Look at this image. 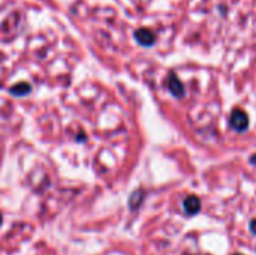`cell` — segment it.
I'll use <instances>...</instances> for the list:
<instances>
[{"mask_svg": "<svg viewBox=\"0 0 256 255\" xmlns=\"http://www.w3.org/2000/svg\"><path fill=\"white\" fill-rule=\"evenodd\" d=\"M183 207H184V212L187 215L193 216V215H196L201 210V200L196 195H189L183 201Z\"/></svg>", "mask_w": 256, "mask_h": 255, "instance_id": "7a4b0ae2", "label": "cell"}, {"mask_svg": "<svg viewBox=\"0 0 256 255\" xmlns=\"http://www.w3.org/2000/svg\"><path fill=\"white\" fill-rule=\"evenodd\" d=\"M229 120H231L232 128L237 129V131H240V132H241V131H246L247 126H249V117H247V114H246L244 111H241V110H234Z\"/></svg>", "mask_w": 256, "mask_h": 255, "instance_id": "6da1fadb", "label": "cell"}, {"mask_svg": "<svg viewBox=\"0 0 256 255\" xmlns=\"http://www.w3.org/2000/svg\"><path fill=\"white\" fill-rule=\"evenodd\" d=\"M141 198H142V191H136V192L130 197V207H136V206H139Z\"/></svg>", "mask_w": 256, "mask_h": 255, "instance_id": "8992f818", "label": "cell"}, {"mask_svg": "<svg viewBox=\"0 0 256 255\" xmlns=\"http://www.w3.org/2000/svg\"><path fill=\"white\" fill-rule=\"evenodd\" d=\"M232 255H243V254H232Z\"/></svg>", "mask_w": 256, "mask_h": 255, "instance_id": "9c48e42d", "label": "cell"}, {"mask_svg": "<svg viewBox=\"0 0 256 255\" xmlns=\"http://www.w3.org/2000/svg\"><path fill=\"white\" fill-rule=\"evenodd\" d=\"M30 90H32V87L29 83H18L11 89V93L15 96H24V95L30 93Z\"/></svg>", "mask_w": 256, "mask_h": 255, "instance_id": "5b68a950", "label": "cell"}, {"mask_svg": "<svg viewBox=\"0 0 256 255\" xmlns=\"http://www.w3.org/2000/svg\"><path fill=\"white\" fill-rule=\"evenodd\" d=\"M0 224H2V215H0Z\"/></svg>", "mask_w": 256, "mask_h": 255, "instance_id": "ba28073f", "label": "cell"}, {"mask_svg": "<svg viewBox=\"0 0 256 255\" xmlns=\"http://www.w3.org/2000/svg\"><path fill=\"white\" fill-rule=\"evenodd\" d=\"M168 89H169V92H171L174 96H177V98H181V96L184 95V87H183L181 81L178 80V77L174 75V74H171L169 78H168Z\"/></svg>", "mask_w": 256, "mask_h": 255, "instance_id": "3957f363", "label": "cell"}, {"mask_svg": "<svg viewBox=\"0 0 256 255\" xmlns=\"http://www.w3.org/2000/svg\"><path fill=\"white\" fill-rule=\"evenodd\" d=\"M135 38L144 47H150V45L154 44V35L148 29H139V30H136L135 32Z\"/></svg>", "mask_w": 256, "mask_h": 255, "instance_id": "277c9868", "label": "cell"}, {"mask_svg": "<svg viewBox=\"0 0 256 255\" xmlns=\"http://www.w3.org/2000/svg\"><path fill=\"white\" fill-rule=\"evenodd\" d=\"M249 227H250V231H252L253 234H256V219H252Z\"/></svg>", "mask_w": 256, "mask_h": 255, "instance_id": "52a82bcc", "label": "cell"}]
</instances>
